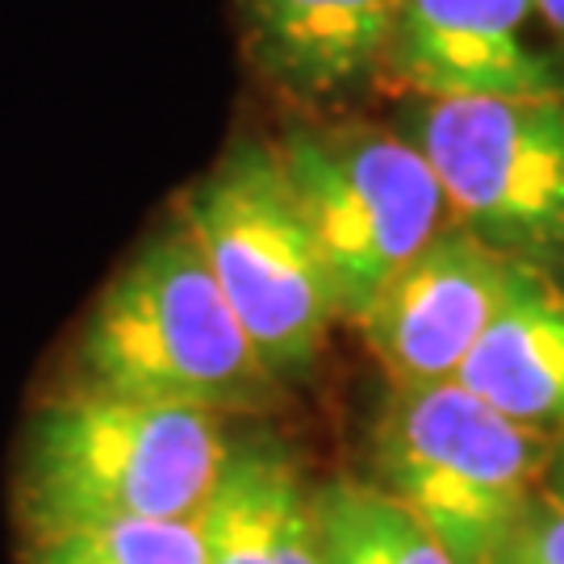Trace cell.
Listing matches in <instances>:
<instances>
[{"label": "cell", "instance_id": "1", "mask_svg": "<svg viewBox=\"0 0 564 564\" xmlns=\"http://www.w3.org/2000/svg\"><path fill=\"white\" fill-rule=\"evenodd\" d=\"M226 440V419L209 410L63 384L21 435V540L97 523H197Z\"/></svg>", "mask_w": 564, "mask_h": 564}, {"label": "cell", "instance_id": "2", "mask_svg": "<svg viewBox=\"0 0 564 564\" xmlns=\"http://www.w3.org/2000/svg\"><path fill=\"white\" fill-rule=\"evenodd\" d=\"M76 381L218 419L284 402L181 218L155 230L105 284L76 339Z\"/></svg>", "mask_w": 564, "mask_h": 564}, {"label": "cell", "instance_id": "3", "mask_svg": "<svg viewBox=\"0 0 564 564\" xmlns=\"http://www.w3.org/2000/svg\"><path fill=\"white\" fill-rule=\"evenodd\" d=\"M176 218L263 368L281 389L310 381L339 318L276 142L263 134L230 142L223 160L181 197Z\"/></svg>", "mask_w": 564, "mask_h": 564}, {"label": "cell", "instance_id": "4", "mask_svg": "<svg viewBox=\"0 0 564 564\" xmlns=\"http://www.w3.org/2000/svg\"><path fill=\"white\" fill-rule=\"evenodd\" d=\"M547 444L460 381L393 384L372 431V481L440 540L452 564H494L540 494Z\"/></svg>", "mask_w": 564, "mask_h": 564}, {"label": "cell", "instance_id": "5", "mask_svg": "<svg viewBox=\"0 0 564 564\" xmlns=\"http://www.w3.org/2000/svg\"><path fill=\"white\" fill-rule=\"evenodd\" d=\"M289 188L326 268L339 323L360 326L452 209L423 151L372 121H305L276 139Z\"/></svg>", "mask_w": 564, "mask_h": 564}, {"label": "cell", "instance_id": "6", "mask_svg": "<svg viewBox=\"0 0 564 564\" xmlns=\"http://www.w3.org/2000/svg\"><path fill=\"white\" fill-rule=\"evenodd\" d=\"M402 134L431 163L452 223L564 289V97L410 101Z\"/></svg>", "mask_w": 564, "mask_h": 564}, {"label": "cell", "instance_id": "7", "mask_svg": "<svg viewBox=\"0 0 564 564\" xmlns=\"http://www.w3.org/2000/svg\"><path fill=\"white\" fill-rule=\"evenodd\" d=\"M384 80L414 101H547L564 46L535 0H402Z\"/></svg>", "mask_w": 564, "mask_h": 564}, {"label": "cell", "instance_id": "8", "mask_svg": "<svg viewBox=\"0 0 564 564\" xmlns=\"http://www.w3.org/2000/svg\"><path fill=\"white\" fill-rule=\"evenodd\" d=\"M514 268L519 263L489 251L464 226L447 223L389 281L356 330L393 384L456 381L468 351L502 310Z\"/></svg>", "mask_w": 564, "mask_h": 564}, {"label": "cell", "instance_id": "9", "mask_svg": "<svg viewBox=\"0 0 564 564\" xmlns=\"http://www.w3.org/2000/svg\"><path fill=\"white\" fill-rule=\"evenodd\" d=\"M402 0H242L247 55L276 93L343 105L384 76Z\"/></svg>", "mask_w": 564, "mask_h": 564}, {"label": "cell", "instance_id": "10", "mask_svg": "<svg viewBox=\"0 0 564 564\" xmlns=\"http://www.w3.org/2000/svg\"><path fill=\"white\" fill-rule=\"evenodd\" d=\"M197 531L205 564H323L314 485L268 426L230 431Z\"/></svg>", "mask_w": 564, "mask_h": 564}, {"label": "cell", "instance_id": "11", "mask_svg": "<svg viewBox=\"0 0 564 564\" xmlns=\"http://www.w3.org/2000/svg\"><path fill=\"white\" fill-rule=\"evenodd\" d=\"M456 381L540 435L564 431V289L514 268L502 310L468 351Z\"/></svg>", "mask_w": 564, "mask_h": 564}, {"label": "cell", "instance_id": "12", "mask_svg": "<svg viewBox=\"0 0 564 564\" xmlns=\"http://www.w3.org/2000/svg\"><path fill=\"white\" fill-rule=\"evenodd\" d=\"M314 514L323 564H452L440 540L377 481L314 485Z\"/></svg>", "mask_w": 564, "mask_h": 564}, {"label": "cell", "instance_id": "13", "mask_svg": "<svg viewBox=\"0 0 564 564\" xmlns=\"http://www.w3.org/2000/svg\"><path fill=\"white\" fill-rule=\"evenodd\" d=\"M21 564H205L197 523H97L21 540Z\"/></svg>", "mask_w": 564, "mask_h": 564}, {"label": "cell", "instance_id": "14", "mask_svg": "<svg viewBox=\"0 0 564 564\" xmlns=\"http://www.w3.org/2000/svg\"><path fill=\"white\" fill-rule=\"evenodd\" d=\"M494 564H564V506L535 494Z\"/></svg>", "mask_w": 564, "mask_h": 564}, {"label": "cell", "instance_id": "15", "mask_svg": "<svg viewBox=\"0 0 564 564\" xmlns=\"http://www.w3.org/2000/svg\"><path fill=\"white\" fill-rule=\"evenodd\" d=\"M540 494L564 506V431L552 435V444H547V460H544V473H540Z\"/></svg>", "mask_w": 564, "mask_h": 564}, {"label": "cell", "instance_id": "16", "mask_svg": "<svg viewBox=\"0 0 564 564\" xmlns=\"http://www.w3.org/2000/svg\"><path fill=\"white\" fill-rule=\"evenodd\" d=\"M535 9H540V18H544L547 34L564 46V0H535Z\"/></svg>", "mask_w": 564, "mask_h": 564}]
</instances>
